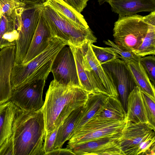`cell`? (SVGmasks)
Segmentation results:
<instances>
[{
  "instance_id": "6da1fadb",
  "label": "cell",
  "mask_w": 155,
  "mask_h": 155,
  "mask_svg": "<svg viewBox=\"0 0 155 155\" xmlns=\"http://www.w3.org/2000/svg\"><path fill=\"white\" fill-rule=\"evenodd\" d=\"M45 134L41 110L28 111L18 107L11 135L0 147V155H45Z\"/></svg>"
},
{
  "instance_id": "7a4b0ae2",
  "label": "cell",
  "mask_w": 155,
  "mask_h": 155,
  "mask_svg": "<svg viewBox=\"0 0 155 155\" xmlns=\"http://www.w3.org/2000/svg\"><path fill=\"white\" fill-rule=\"evenodd\" d=\"M88 94L81 87L61 84L54 80L51 81L41 109L45 134L58 128L73 110L85 105Z\"/></svg>"
},
{
  "instance_id": "3957f363",
  "label": "cell",
  "mask_w": 155,
  "mask_h": 155,
  "mask_svg": "<svg viewBox=\"0 0 155 155\" xmlns=\"http://www.w3.org/2000/svg\"><path fill=\"white\" fill-rule=\"evenodd\" d=\"M67 45L65 41L52 37L47 48L40 54L27 63L14 64L11 77L12 90L23 83L46 80L51 72L54 58L60 50Z\"/></svg>"
},
{
  "instance_id": "277c9868",
  "label": "cell",
  "mask_w": 155,
  "mask_h": 155,
  "mask_svg": "<svg viewBox=\"0 0 155 155\" xmlns=\"http://www.w3.org/2000/svg\"><path fill=\"white\" fill-rule=\"evenodd\" d=\"M46 0H26L16 8L14 16L18 37L15 45L14 64L22 63L28 51Z\"/></svg>"
},
{
  "instance_id": "5b68a950",
  "label": "cell",
  "mask_w": 155,
  "mask_h": 155,
  "mask_svg": "<svg viewBox=\"0 0 155 155\" xmlns=\"http://www.w3.org/2000/svg\"><path fill=\"white\" fill-rule=\"evenodd\" d=\"M42 14L52 37H57L77 47L88 42H97V38L90 27L85 28L70 21L45 3Z\"/></svg>"
},
{
  "instance_id": "8992f818",
  "label": "cell",
  "mask_w": 155,
  "mask_h": 155,
  "mask_svg": "<svg viewBox=\"0 0 155 155\" xmlns=\"http://www.w3.org/2000/svg\"><path fill=\"white\" fill-rule=\"evenodd\" d=\"M155 130L148 124L127 121L117 138L124 155H155Z\"/></svg>"
},
{
  "instance_id": "52a82bcc",
  "label": "cell",
  "mask_w": 155,
  "mask_h": 155,
  "mask_svg": "<svg viewBox=\"0 0 155 155\" xmlns=\"http://www.w3.org/2000/svg\"><path fill=\"white\" fill-rule=\"evenodd\" d=\"M148 27L143 16L136 14L118 17L113 29L114 42L134 52L142 43Z\"/></svg>"
},
{
  "instance_id": "ba28073f",
  "label": "cell",
  "mask_w": 155,
  "mask_h": 155,
  "mask_svg": "<svg viewBox=\"0 0 155 155\" xmlns=\"http://www.w3.org/2000/svg\"><path fill=\"white\" fill-rule=\"evenodd\" d=\"M126 122V120H109L94 117L69 139L67 147L101 138H118L120 135Z\"/></svg>"
},
{
  "instance_id": "9c48e42d",
  "label": "cell",
  "mask_w": 155,
  "mask_h": 155,
  "mask_svg": "<svg viewBox=\"0 0 155 155\" xmlns=\"http://www.w3.org/2000/svg\"><path fill=\"white\" fill-rule=\"evenodd\" d=\"M45 81L39 80L21 84L12 90L9 100L24 110L36 111L41 110L44 103L42 94Z\"/></svg>"
},
{
  "instance_id": "30bf717a",
  "label": "cell",
  "mask_w": 155,
  "mask_h": 155,
  "mask_svg": "<svg viewBox=\"0 0 155 155\" xmlns=\"http://www.w3.org/2000/svg\"><path fill=\"white\" fill-rule=\"evenodd\" d=\"M66 46L60 50L53 61L51 72L54 80L61 84L81 87L73 54L70 47Z\"/></svg>"
},
{
  "instance_id": "8fae6325",
  "label": "cell",
  "mask_w": 155,
  "mask_h": 155,
  "mask_svg": "<svg viewBox=\"0 0 155 155\" xmlns=\"http://www.w3.org/2000/svg\"><path fill=\"white\" fill-rule=\"evenodd\" d=\"M111 75L117 87L121 102L126 111L128 97L136 86L126 63L119 58L101 64Z\"/></svg>"
},
{
  "instance_id": "7c38bea8",
  "label": "cell",
  "mask_w": 155,
  "mask_h": 155,
  "mask_svg": "<svg viewBox=\"0 0 155 155\" xmlns=\"http://www.w3.org/2000/svg\"><path fill=\"white\" fill-rule=\"evenodd\" d=\"M68 45L74 56L81 87L88 94L99 93L108 96L105 88L98 81L84 58L81 47L76 46L70 43Z\"/></svg>"
},
{
  "instance_id": "4fadbf2b",
  "label": "cell",
  "mask_w": 155,
  "mask_h": 155,
  "mask_svg": "<svg viewBox=\"0 0 155 155\" xmlns=\"http://www.w3.org/2000/svg\"><path fill=\"white\" fill-rule=\"evenodd\" d=\"M118 138H101L67 148L75 155H124L118 144Z\"/></svg>"
},
{
  "instance_id": "5bb4252c",
  "label": "cell",
  "mask_w": 155,
  "mask_h": 155,
  "mask_svg": "<svg viewBox=\"0 0 155 155\" xmlns=\"http://www.w3.org/2000/svg\"><path fill=\"white\" fill-rule=\"evenodd\" d=\"M15 46L3 48L0 51V104L9 101L12 95V71L15 64Z\"/></svg>"
},
{
  "instance_id": "9a60e30c",
  "label": "cell",
  "mask_w": 155,
  "mask_h": 155,
  "mask_svg": "<svg viewBox=\"0 0 155 155\" xmlns=\"http://www.w3.org/2000/svg\"><path fill=\"white\" fill-rule=\"evenodd\" d=\"M84 56L88 62L91 71L98 81L103 86L108 97H118L116 86L110 74L102 67L96 58L89 42L81 46Z\"/></svg>"
},
{
  "instance_id": "2e32d148",
  "label": "cell",
  "mask_w": 155,
  "mask_h": 155,
  "mask_svg": "<svg viewBox=\"0 0 155 155\" xmlns=\"http://www.w3.org/2000/svg\"><path fill=\"white\" fill-rule=\"evenodd\" d=\"M52 37L49 27L42 12L28 51L22 63H27L43 52L48 46Z\"/></svg>"
},
{
  "instance_id": "e0dca14e",
  "label": "cell",
  "mask_w": 155,
  "mask_h": 155,
  "mask_svg": "<svg viewBox=\"0 0 155 155\" xmlns=\"http://www.w3.org/2000/svg\"><path fill=\"white\" fill-rule=\"evenodd\" d=\"M106 2L119 17L135 15L141 12L155 11V0H107Z\"/></svg>"
},
{
  "instance_id": "ac0fdd59",
  "label": "cell",
  "mask_w": 155,
  "mask_h": 155,
  "mask_svg": "<svg viewBox=\"0 0 155 155\" xmlns=\"http://www.w3.org/2000/svg\"><path fill=\"white\" fill-rule=\"evenodd\" d=\"M125 119L134 123L148 124L143 101L141 91L135 86L129 94Z\"/></svg>"
},
{
  "instance_id": "d6986e66",
  "label": "cell",
  "mask_w": 155,
  "mask_h": 155,
  "mask_svg": "<svg viewBox=\"0 0 155 155\" xmlns=\"http://www.w3.org/2000/svg\"><path fill=\"white\" fill-rule=\"evenodd\" d=\"M85 104L73 110L59 127L54 149L61 147L65 142L71 138L75 126L83 112Z\"/></svg>"
},
{
  "instance_id": "ffe728a7",
  "label": "cell",
  "mask_w": 155,
  "mask_h": 155,
  "mask_svg": "<svg viewBox=\"0 0 155 155\" xmlns=\"http://www.w3.org/2000/svg\"><path fill=\"white\" fill-rule=\"evenodd\" d=\"M140 58L126 64L127 67L136 86L141 91L155 98L154 85L150 81L141 63Z\"/></svg>"
},
{
  "instance_id": "44dd1931",
  "label": "cell",
  "mask_w": 155,
  "mask_h": 155,
  "mask_svg": "<svg viewBox=\"0 0 155 155\" xmlns=\"http://www.w3.org/2000/svg\"><path fill=\"white\" fill-rule=\"evenodd\" d=\"M108 97L99 93L88 94L83 112L75 126L71 137L85 123L95 116L99 109L104 104Z\"/></svg>"
},
{
  "instance_id": "7402d4cb",
  "label": "cell",
  "mask_w": 155,
  "mask_h": 155,
  "mask_svg": "<svg viewBox=\"0 0 155 155\" xmlns=\"http://www.w3.org/2000/svg\"><path fill=\"white\" fill-rule=\"evenodd\" d=\"M17 108L10 100L0 104V147L11 135Z\"/></svg>"
},
{
  "instance_id": "603a6c76",
  "label": "cell",
  "mask_w": 155,
  "mask_h": 155,
  "mask_svg": "<svg viewBox=\"0 0 155 155\" xmlns=\"http://www.w3.org/2000/svg\"><path fill=\"white\" fill-rule=\"evenodd\" d=\"M126 112L118 97H108L94 117L106 120H126Z\"/></svg>"
},
{
  "instance_id": "cb8c5ba5",
  "label": "cell",
  "mask_w": 155,
  "mask_h": 155,
  "mask_svg": "<svg viewBox=\"0 0 155 155\" xmlns=\"http://www.w3.org/2000/svg\"><path fill=\"white\" fill-rule=\"evenodd\" d=\"M14 13L10 16L4 14L0 15V50L16 45L18 33L15 24Z\"/></svg>"
},
{
  "instance_id": "d4e9b609",
  "label": "cell",
  "mask_w": 155,
  "mask_h": 155,
  "mask_svg": "<svg viewBox=\"0 0 155 155\" xmlns=\"http://www.w3.org/2000/svg\"><path fill=\"white\" fill-rule=\"evenodd\" d=\"M143 18L148 25V30L142 43L134 52L140 57L155 54V11L143 16Z\"/></svg>"
},
{
  "instance_id": "484cf974",
  "label": "cell",
  "mask_w": 155,
  "mask_h": 155,
  "mask_svg": "<svg viewBox=\"0 0 155 155\" xmlns=\"http://www.w3.org/2000/svg\"><path fill=\"white\" fill-rule=\"evenodd\" d=\"M45 3L74 23L85 28L89 27L84 16L64 0H46Z\"/></svg>"
},
{
  "instance_id": "4316f807",
  "label": "cell",
  "mask_w": 155,
  "mask_h": 155,
  "mask_svg": "<svg viewBox=\"0 0 155 155\" xmlns=\"http://www.w3.org/2000/svg\"><path fill=\"white\" fill-rule=\"evenodd\" d=\"M91 46L94 55L101 64L115 59L120 58V56L110 47H100L91 43Z\"/></svg>"
},
{
  "instance_id": "83f0119b",
  "label": "cell",
  "mask_w": 155,
  "mask_h": 155,
  "mask_svg": "<svg viewBox=\"0 0 155 155\" xmlns=\"http://www.w3.org/2000/svg\"><path fill=\"white\" fill-rule=\"evenodd\" d=\"M141 93L148 124L155 130V98L143 91Z\"/></svg>"
},
{
  "instance_id": "f1b7e54d",
  "label": "cell",
  "mask_w": 155,
  "mask_h": 155,
  "mask_svg": "<svg viewBox=\"0 0 155 155\" xmlns=\"http://www.w3.org/2000/svg\"><path fill=\"white\" fill-rule=\"evenodd\" d=\"M104 42L105 44L112 48L120 56V58L126 64L137 60L141 58L137 55L133 51L124 49L110 40L104 41Z\"/></svg>"
},
{
  "instance_id": "f546056e",
  "label": "cell",
  "mask_w": 155,
  "mask_h": 155,
  "mask_svg": "<svg viewBox=\"0 0 155 155\" xmlns=\"http://www.w3.org/2000/svg\"><path fill=\"white\" fill-rule=\"evenodd\" d=\"M26 0H0V15H12L15 10L23 6Z\"/></svg>"
},
{
  "instance_id": "4dcf8cb0",
  "label": "cell",
  "mask_w": 155,
  "mask_h": 155,
  "mask_svg": "<svg viewBox=\"0 0 155 155\" xmlns=\"http://www.w3.org/2000/svg\"><path fill=\"white\" fill-rule=\"evenodd\" d=\"M141 63L152 84L155 83V57L151 55L141 57Z\"/></svg>"
},
{
  "instance_id": "1f68e13d",
  "label": "cell",
  "mask_w": 155,
  "mask_h": 155,
  "mask_svg": "<svg viewBox=\"0 0 155 155\" xmlns=\"http://www.w3.org/2000/svg\"><path fill=\"white\" fill-rule=\"evenodd\" d=\"M58 128L48 134H45L44 144V150L45 153H48L54 148V145L55 140Z\"/></svg>"
},
{
  "instance_id": "d6a6232c",
  "label": "cell",
  "mask_w": 155,
  "mask_h": 155,
  "mask_svg": "<svg viewBox=\"0 0 155 155\" xmlns=\"http://www.w3.org/2000/svg\"><path fill=\"white\" fill-rule=\"evenodd\" d=\"M65 2L81 13L87 5L89 0H64Z\"/></svg>"
},
{
  "instance_id": "836d02e7",
  "label": "cell",
  "mask_w": 155,
  "mask_h": 155,
  "mask_svg": "<svg viewBox=\"0 0 155 155\" xmlns=\"http://www.w3.org/2000/svg\"><path fill=\"white\" fill-rule=\"evenodd\" d=\"M74 155L69 149L67 148H58L54 149L52 151L46 153L45 155Z\"/></svg>"
},
{
  "instance_id": "e575fe53",
  "label": "cell",
  "mask_w": 155,
  "mask_h": 155,
  "mask_svg": "<svg viewBox=\"0 0 155 155\" xmlns=\"http://www.w3.org/2000/svg\"><path fill=\"white\" fill-rule=\"evenodd\" d=\"M107 0H98V2L99 5H102L106 2Z\"/></svg>"
}]
</instances>
